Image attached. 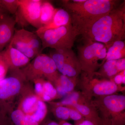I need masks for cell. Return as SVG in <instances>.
Segmentation results:
<instances>
[{
  "label": "cell",
  "mask_w": 125,
  "mask_h": 125,
  "mask_svg": "<svg viewBox=\"0 0 125 125\" xmlns=\"http://www.w3.org/2000/svg\"><path fill=\"white\" fill-rule=\"evenodd\" d=\"M1 6L9 14L15 15L19 7V0H0Z\"/></svg>",
  "instance_id": "25"
},
{
  "label": "cell",
  "mask_w": 125,
  "mask_h": 125,
  "mask_svg": "<svg viewBox=\"0 0 125 125\" xmlns=\"http://www.w3.org/2000/svg\"><path fill=\"white\" fill-rule=\"evenodd\" d=\"M81 121L83 125H96L92 122L85 119H84L82 120Z\"/></svg>",
  "instance_id": "32"
},
{
  "label": "cell",
  "mask_w": 125,
  "mask_h": 125,
  "mask_svg": "<svg viewBox=\"0 0 125 125\" xmlns=\"http://www.w3.org/2000/svg\"><path fill=\"white\" fill-rule=\"evenodd\" d=\"M14 34L20 38L39 54L42 53V43L40 38L36 33L24 29L16 30Z\"/></svg>",
  "instance_id": "19"
},
{
  "label": "cell",
  "mask_w": 125,
  "mask_h": 125,
  "mask_svg": "<svg viewBox=\"0 0 125 125\" xmlns=\"http://www.w3.org/2000/svg\"><path fill=\"white\" fill-rule=\"evenodd\" d=\"M125 70L115 75L110 80L112 81L118 87H123L122 85H125Z\"/></svg>",
  "instance_id": "27"
},
{
  "label": "cell",
  "mask_w": 125,
  "mask_h": 125,
  "mask_svg": "<svg viewBox=\"0 0 125 125\" xmlns=\"http://www.w3.org/2000/svg\"><path fill=\"white\" fill-rule=\"evenodd\" d=\"M40 125H59L58 123L54 121L48 120L44 121Z\"/></svg>",
  "instance_id": "31"
},
{
  "label": "cell",
  "mask_w": 125,
  "mask_h": 125,
  "mask_svg": "<svg viewBox=\"0 0 125 125\" xmlns=\"http://www.w3.org/2000/svg\"><path fill=\"white\" fill-rule=\"evenodd\" d=\"M91 102L102 118L109 119L113 125H125V95L115 94L98 97Z\"/></svg>",
  "instance_id": "4"
},
{
  "label": "cell",
  "mask_w": 125,
  "mask_h": 125,
  "mask_svg": "<svg viewBox=\"0 0 125 125\" xmlns=\"http://www.w3.org/2000/svg\"><path fill=\"white\" fill-rule=\"evenodd\" d=\"M0 125H11L6 112L0 111Z\"/></svg>",
  "instance_id": "29"
},
{
  "label": "cell",
  "mask_w": 125,
  "mask_h": 125,
  "mask_svg": "<svg viewBox=\"0 0 125 125\" xmlns=\"http://www.w3.org/2000/svg\"><path fill=\"white\" fill-rule=\"evenodd\" d=\"M2 52L3 58L9 66V70L25 67L31 60L12 46L10 42Z\"/></svg>",
  "instance_id": "12"
},
{
  "label": "cell",
  "mask_w": 125,
  "mask_h": 125,
  "mask_svg": "<svg viewBox=\"0 0 125 125\" xmlns=\"http://www.w3.org/2000/svg\"><path fill=\"white\" fill-rule=\"evenodd\" d=\"M10 71V76L0 81V111H7L9 109L7 102L21 93L23 82L27 80L21 69Z\"/></svg>",
  "instance_id": "9"
},
{
  "label": "cell",
  "mask_w": 125,
  "mask_h": 125,
  "mask_svg": "<svg viewBox=\"0 0 125 125\" xmlns=\"http://www.w3.org/2000/svg\"><path fill=\"white\" fill-rule=\"evenodd\" d=\"M34 92L42 101H50L58 97L54 85L48 81L43 78H39L33 81Z\"/></svg>",
  "instance_id": "14"
},
{
  "label": "cell",
  "mask_w": 125,
  "mask_h": 125,
  "mask_svg": "<svg viewBox=\"0 0 125 125\" xmlns=\"http://www.w3.org/2000/svg\"><path fill=\"white\" fill-rule=\"evenodd\" d=\"M10 43L12 46L30 60L34 58L39 55L38 53L32 49L29 45L14 34Z\"/></svg>",
  "instance_id": "22"
},
{
  "label": "cell",
  "mask_w": 125,
  "mask_h": 125,
  "mask_svg": "<svg viewBox=\"0 0 125 125\" xmlns=\"http://www.w3.org/2000/svg\"><path fill=\"white\" fill-rule=\"evenodd\" d=\"M78 83L81 93L90 100L98 97L116 94L124 91L112 81L97 76L94 72H82Z\"/></svg>",
  "instance_id": "3"
},
{
  "label": "cell",
  "mask_w": 125,
  "mask_h": 125,
  "mask_svg": "<svg viewBox=\"0 0 125 125\" xmlns=\"http://www.w3.org/2000/svg\"><path fill=\"white\" fill-rule=\"evenodd\" d=\"M15 19L0 7V52L11 42L15 33Z\"/></svg>",
  "instance_id": "11"
},
{
  "label": "cell",
  "mask_w": 125,
  "mask_h": 125,
  "mask_svg": "<svg viewBox=\"0 0 125 125\" xmlns=\"http://www.w3.org/2000/svg\"><path fill=\"white\" fill-rule=\"evenodd\" d=\"M9 68L2 56V52H0V81L6 78Z\"/></svg>",
  "instance_id": "26"
},
{
  "label": "cell",
  "mask_w": 125,
  "mask_h": 125,
  "mask_svg": "<svg viewBox=\"0 0 125 125\" xmlns=\"http://www.w3.org/2000/svg\"><path fill=\"white\" fill-rule=\"evenodd\" d=\"M100 125H113L111 121L107 118H101Z\"/></svg>",
  "instance_id": "30"
},
{
  "label": "cell",
  "mask_w": 125,
  "mask_h": 125,
  "mask_svg": "<svg viewBox=\"0 0 125 125\" xmlns=\"http://www.w3.org/2000/svg\"><path fill=\"white\" fill-rule=\"evenodd\" d=\"M125 70V58L106 61L98 71L94 72L97 76L110 80L121 72Z\"/></svg>",
  "instance_id": "13"
},
{
  "label": "cell",
  "mask_w": 125,
  "mask_h": 125,
  "mask_svg": "<svg viewBox=\"0 0 125 125\" xmlns=\"http://www.w3.org/2000/svg\"><path fill=\"white\" fill-rule=\"evenodd\" d=\"M120 2L116 0H85L82 2L62 1L64 9L69 14L72 24L80 35L118 6Z\"/></svg>",
  "instance_id": "1"
},
{
  "label": "cell",
  "mask_w": 125,
  "mask_h": 125,
  "mask_svg": "<svg viewBox=\"0 0 125 125\" xmlns=\"http://www.w3.org/2000/svg\"><path fill=\"white\" fill-rule=\"evenodd\" d=\"M42 0H19V7L16 14L15 20L22 27L30 25L40 28V9Z\"/></svg>",
  "instance_id": "10"
},
{
  "label": "cell",
  "mask_w": 125,
  "mask_h": 125,
  "mask_svg": "<svg viewBox=\"0 0 125 125\" xmlns=\"http://www.w3.org/2000/svg\"><path fill=\"white\" fill-rule=\"evenodd\" d=\"M49 56L54 61L61 74L70 77H78L82 72L77 55L72 49H52Z\"/></svg>",
  "instance_id": "8"
},
{
  "label": "cell",
  "mask_w": 125,
  "mask_h": 125,
  "mask_svg": "<svg viewBox=\"0 0 125 125\" xmlns=\"http://www.w3.org/2000/svg\"><path fill=\"white\" fill-rule=\"evenodd\" d=\"M79 77H70L60 73L52 84L56 89L58 96H66L74 91L78 84Z\"/></svg>",
  "instance_id": "16"
},
{
  "label": "cell",
  "mask_w": 125,
  "mask_h": 125,
  "mask_svg": "<svg viewBox=\"0 0 125 125\" xmlns=\"http://www.w3.org/2000/svg\"><path fill=\"white\" fill-rule=\"evenodd\" d=\"M83 39V43L77 47L78 59L82 72L93 73L102 64L106 55L107 49L104 44L97 42Z\"/></svg>",
  "instance_id": "6"
},
{
  "label": "cell",
  "mask_w": 125,
  "mask_h": 125,
  "mask_svg": "<svg viewBox=\"0 0 125 125\" xmlns=\"http://www.w3.org/2000/svg\"><path fill=\"white\" fill-rule=\"evenodd\" d=\"M90 102L83 103H73L66 106L72 107L78 111L84 119L92 122L96 125H100L101 117L96 108Z\"/></svg>",
  "instance_id": "17"
},
{
  "label": "cell",
  "mask_w": 125,
  "mask_h": 125,
  "mask_svg": "<svg viewBox=\"0 0 125 125\" xmlns=\"http://www.w3.org/2000/svg\"><path fill=\"white\" fill-rule=\"evenodd\" d=\"M56 9L49 1L42 0L40 9V28L48 24L52 21Z\"/></svg>",
  "instance_id": "21"
},
{
  "label": "cell",
  "mask_w": 125,
  "mask_h": 125,
  "mask_svg": "<svg viewBox=\"0 0 125 125\" xmlns=\"http://www.w3.org/2000/svg\"><path fill=\"white\" fill-rule=\"evenodd\" d=\"M52 105L54 106L52 110L54 115L60 121H66L70 120L69 110L68 107L64 106L55 105L53 103H52Z\"/></svg>",
  "instance_id": "24"
},
{
  "label": "cell",
  "mask_w": 125,
  "mask_h": 125,
  "mask_svg": "<svg viewBox=\"0 0 125 125\" xmlns=\"http://www.w3.org/2000/svg\"><path fill=\"white\" fill-rule=\"evenodd\" d=\"M21 70L27 80L33 81L43 78L52 84L60 73L53 59L49 55L42 53Z\"/></svg>",
  "instance_id": "7"
},
{
  "label": "cell",
  "mask_w": 125,
  "mask_h": 125,
  "mask_svg": "<svg viewBox=\"0 0 125 125\" xmlns=\"http://www.w3.org/2000/svg\"><path fill=\"white\" fill-rule=\"evenodd\" d=\"M72 23L69 13L64 9H57L52 20L48 24L37 29L35 33L38 34L48 30L57 28Z\"/></svg>",
  "instance_id": "18"
},
{
  "label": "cell",
  "mask_w": 125,
  "mask_h": 125,
  "mask_svg": "<svg viewBox=\"0 0 125 125\" xmlns=\"http://www.w3.org/2000/svg\"><path fill=\"white\" fill-rule=\"evenodd\" d=\"M82 39L101 43L106 48L125 38V1L97 21L83 33Z\"/></svg>",
  "instance_id": "2"
},
{
  "label": "cell",
  "mask_w": 125,
  "mask_h": 125,
  "mask_svg": "<svg viewBox=\"0 0 125 125\" xmlns=\"http://www.w3.org/2000/svg\"><path fill=\"white\" fill-rule=\"evenodd\" d=\"M24 92L20 100L18 109L23 113L30 118L36 113L38 109L39 102L41 99L37 96L36 94L31 91Z\"/></svg>",
  "instance_id": "15"
},
{
  "label": "cell",
  "mask_w": 125,
  "mask_h": 125,
  "mask_svg": "<svg viewBox=\"0 0 125 125\" xmlns=\"http://www.w3.org/2000/svg\"><path fill=\"white\" fill-rule=\"evenodd\" d=\"M10 112L8 116L11 125H40L31 120L18 108L10 111Z\"/></svg>",
  "instance_id": "23"
},
{
  "label": "cell",
  "mask_w": 125,
  "mask_h": 125,
  "mask_svg": "<svg viewBox=\"0 0 125 125\" xmlns=\"http://www.w3.org/2000/svg\"><path fill=\"white\" fill-rule=\"evenodd\" d=\"M37 34L42 42V51L47 48L55 50L72 49L76 37L80 35L72 23Z\"/></svg>",
  "instance_id": "5"
},
{
  "label": "cell",
  "mask_w": 125,
  "mask_h": 125,
  "mask_svg": "<svg viewBox=\"0 0 125 125\" xmlns=\"http://www.w3.org/2000/svg\"><path fill=\"white\" fill-rule=\"evenodd\" d=\"M81 121L74 122V125H83Z\"/></svg>",
  "instance_id": "34"
},
{
  "label": "cell",
  "mask_w": 125,
  "mask_h": 125,
  "mask_svg": "<svg viewBox=\"0 0 125 125\" xmlns=\"http://www.w3.org/2000/svg\"><path fill=\"white\" fill-rule=\"evenodd\" d=\"M107 49L106 55L103 64L106 61L125 58V40L116 41L107 48Z\"/></svg>",
  "instance_id": "20"
},
{
  "label": "cell",
  "mask_w": 125,
  "mask_h": 125,
  "mask_svg": "<svg viewBox=\"0 0 125 125\" xmlns=\"http://www.w3.org/2000/svg\"><path fill=\"white\" fill-rule=\"evenodd\" d=\"M1 6V1L0 0V7Z\"/></svg>",
  "instance_id": "35"
},
{
  "label": "cell",
  "mask_w": 125,
  "mask_h": 125,
  "mask_svg": "<svg viewBox=\"0 0 125 125\" xmlns=\"http://www.w3.org/2000/svg\"><path fill=\"white\" fill-rule=\"evenodd\" d=\"M66 107H68L69 110L70 119L75 122L82 120L84 119L83 117L76 109L69 106H66Z\"/></svg>",
  "instance_id": "28"
},
{
  "label": "cell",
  "mask_w": 125,
  "mask_h": 125,
  "mask_svg": "<svg viewBox=\"0 0 125 125\" xmlns=\"http://www.w3.org/2000/svg\"><path fill=\"white\" fill-rule=\"evenodd\" d=\"M58 123L59 125H73L65 121H60Z\"/></svg>",
  "instance_id": "33"
}]
</instances>
